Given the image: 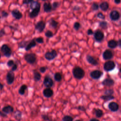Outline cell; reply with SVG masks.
<instances>
[{"mask_svg":"<svg viewBox=\"0 0 121 121\" xmlns=\"http://www.w3.org/2000/svg\"><path fill=\"white\" fill-rule=\"evenodd\" d=\"M72 73L74 77L78 79L82 78L85 76L84 70L79 67L74 68L72 70Z\"/></svg>","mask_w":121,"mask_h":121,"instance_id":"1","label":"cell"},{"mask_svg":"<svg viewBox=\"0 0 121 121\" xmlns=\"http://www.w3.org/2000/svg\"><path fill=\"white\" fill-rule=\"evenodd\" d=\"M24 59L29 64H34L36 60V56L34 53H26L24 56Z\"/></svg>","mask_w":121,"mask_h":121,"instance_id":"2","label":"cell"},{"mask_svg":"<svg viewBox=\"0 0 121 121\" xmlns=\"http://www.w3.org/2000/svg\"><path fill=\"white\" fill-rule=\"evenodd\" d=\"M1 52L4 55L7 57H9L12 54V51L10 48L6 44H3L0 47Z\"/></svg>","mask_w":121,"mask_h":121,"instance_id":"3","label":"cell"},{"mask_svg":"<svg viewBox=\"0 0 121 121\" xmlns=\"http://www.w3.org/2000/svg\"><path fill=\"white\" fill-rule=\"evenodd\" d=\"M6 79L7 83L8 85L12 84L15 80V74L14 72L11 70L8 71L6 74Z\"/></svg>","mask_w":121,"mask_h":121,"instance_id":"4","label":"cell"},{"mask_svg":"<svg viewBox=\"0 0 121 121\" xmlns=\"http://www.w3.org/2000/svg\"><path fill=\"white\" fill-rule=\"evenodd\" d=\"M115 67V64L112 60H108L105 62L104 65V69L106 71L113 70Z\"/></svg>","mask_w":121,"mask_h":121,"instance_id":"5","label":"cell"},{"mask_svg":"<svg viewBox=\"0 0 121 121\" xmlns=\"http://www.w3.org/2000/svg\"><path fill=\"white\" fill-rule=\"evenodd\" d=\"M57 56V52L55 50H52L51 52H47L44 54L45 58L48 60H52L55 59Z\"/></svg>","mask_w":121,"mask_h":121,"instance_id":"6","label":"cell"},{"mask_svg":"<svg viewBox=\"0 0 121 121\" xmlns=\"http://www.w3.org/2000/svg\"><path fill=\"white\" fill-rule=\"evenodd\" d=\"M43 84L46 88H51L53 85V81L49 76L47 75L44 77Z\"/></svg>","mask_w":121,"mask_h":121,"instance_id":"7","label":"cell"},{"mask_svg":"<svg viewBox=\"0 0 121 121\" xmlns=\"http://www.w3.org/2000/svg\"><path fill=\"white\" fill-rule=\"evenodd\" d=\"M46 26V23L43 20L39 21L35 25V29L39 33L42 32Z\"/></svg>","mask_w":121,"mask_h":121,"instance_id":"8","label":"cell"},{"mask_svg":"<svg viewBox=\"0 0 121 121\" xmlns=\"http://www.w3.org/2000/svg\"><path fill=\"white\" fill-rule=\"evenodd\" d=\"M40 8H41V5L37 7L36 8L32 10V11L29 13V17L30 18H33L35 17H36L40 11Z\"/></svg>","mask_w":121,"mask_h":121,"instance_id":"9","label":"cell"},{"mask_svg":"<svg viewBox=\"0 0 121 121\" xmlns=\"http://www.w3.org/2000/svg\"><path fill=\"white\" fill-rule=\"evenodd\" d=\"M94 38L96 42H100L104 38V34L102 31L97 30L94 34Z\"/></svg>","mask_w":121,"mask_h":121,"instance_id":"10","label":"cell"},{"mask_svg":"<svg viewBox=\"0 0 121 121\" xmlns=\"http://www.w3.org/2000/svg\"><path fill=\"white\" fill-rule=\"evenodd\" d=\"M110 17L112 21H117L120 17V14L117 10H112L110 13Z\"/></svg>","mask_w":121,"mask_h":121,"instance_id":"11","label":"cell"},{"mask_svg":"<svg viewBox=\"0 0 121 121\" xmlns=\"http://www.w3.org/2000/svg\"><path fill=\"white\" fill-rule=\"evenodd\" d=\"M90 75L92 78L97 79L102 76L103 72L99 70H95L91 71Z\"/></svg>","mask_w":121,"mask_h":121,"instance_id":"12","label":"cell"},{"mask_svg":"<svg viewBox=\"0 0 121 121\" xmlns=\"http://www.w3.org/2000/svg\"><path fill=\"white\" fill-rule=\"evenodd\" d=\"M11 13L13 17L17 20H19L21 19L23 17V15L22 13L18 9H16L12 10L11 12Z\"/></svg>","mask_w":121,"mask_h":121,"instance_id":"13","label":"cell"},{"mask_svg":"<svg viewBox=\"0 0 121 121\" xmlns=\"http://www.w3.org/2000/svg\"><path fill=\"white\" fill-rule=\"evenodd\" d=\"M1 111L6 114H9L14 112V107L11 105H7L2 107Z\"/></svg>","mask_w":121,"mask_h":121,"instance_id":"14","label":"cell"},{"mask_svg":"<svg viewBox=\"0 0 121 121\" xmlns=\"http://www.w3.org/2000/svg\"><path fill=\"white\" fill-rule=\"evenodd\" d=\"M103 57L105 60L111 59L113 57L112 52L110 50H106L103 53Z\"/></svg>","mask_w":121,"mask_h":121,"instance_id":"15","label":"cell"},{"mask_svg":"<svg viewBox=\"0 0 121 121\" xmlns=\"http://www.w3.org/2000/svg\"><path fill=\"white\" fill-rule=\"evenodd\" d=\"M43 95L47 98L51 97L53 94V92L51 88H46L43 89Z\"/></svg>","mask_w":121,"mask_h":121,"instance_id":"16","label":"cell"},{"mask_svg":"<svg viewBox=\"0 0 121 121\" xmlns=\"http://www.w3.org/2000/svg\"><path fill=\"white\" fill-rule=\"evenodd\" d=\"M86 59L87 60V61H88V62H89V63H90L91 64L95 66L98 65V62L97 61V60L95 59L93 57H92V56L90 55H87L86 56Z\"/></svg>","mask_w":121,"mask_h":121,"instance_id":"17","label":"cell"},{"mask_svg":"<svg viewBox=\"0 0 121 121\" xmlns=\"http://www.w3.org/2000/svg\"><path fill=\"white\" fill-rule=\"evenodd\" d=\"M22 112L18 110H16L14 112V117L17 121H21L22 120Z\"/></svg>","mask_w":121,"mask_h":121,"instance_id":"18","label":"cell"},{"mask_svg":"<svg viewBox=\"0 0 121 121\" xmlns=\"http://www.w3.org/2000/svg\"><path fill=\"white\" fill-rule=\"evenodd\" d=\"M36 45V42L35 39H33L31 41H29V42L27 43L26 46L25 47V50L26 51H28L33 47H35Z\"/></svg>","mask_w":121,"mask_h":121,"instance_id":"19","label":"cell"},{"mask_svg":"<svg viewBox=\"0 0 121 121\" xmlns=\"http://www.w3.org/2000/svg\"><path fill=\"white\" fill-rule=\"evenodd\" d=\"M43 10L46 13H49L52 10V4L50 2H44L43 5Z\"/></svg>","mask_w":121,"mask_h":121,"instance_id":"20","label":"cell"},{"mask_svg":"<svg viewBox=\"0 0 121 121\" xmlns=\"http://www.w3.org/2000/svg\"><path fill=\"white\" fill-rule=\"evenodd\" d=\"M108 108L112 112H115L118 110L119 105L118 104H117L115 102H111L109 103L108 105Z\"/></svg>","mask_w":121,"mask_h":121,"instance_id":"21","label":"cell"},{"mask_svg":"<svg viewBox=\"0 0 121 121\" xmlns=\"http://www.w3.org/2000/svg\"><path fill=\"white\" fill-rule=\"evenodd\" d=\"M103 84L105 86H112L114 85V81L113 79L111 78H106L102 82Z\"/></svg>","mask_w":121,"mask_h":121,"instance_id":"22","label":"cell"},{"mask_svg":"<svg viewBox=\"0 0 121 121\" xmlns=\"http://www.w3.org/2000/svg\"><path fill=\"white\" fill-rule=\"evenodd\" d=\"M108 46L112 49L115 48L118 46V42L114 40H111L108 42Z\"/></svg>","mask_w":121,"mask_h":121,"instance_id":"23","label":"cell"},{"mask_svg":"<svg viewBox=\"0 0 121 121\" xmlns=\"http://www.w3.org/2000/svg\"><path fill=\"white\" fill-rule=\"evenodd\" d=\"M27 86L26 85V84H23L21 86L20 88L18 89V93L19 95H23L25 94L26 90L27 89Z\"/></svg>","mask_w":121,"mask_h":121,"instance_id":"24","label":"cell"},{"mask_svg":"<svg viewBox=\"0 0 121 121\" xmlns=\"http://www.w3.org/2000/svg\"><path fill=\"white\" fill-rule=\"evenodd\" d=\"M99 7L103 11H106L108 8H109V4L108 2L104 1L102 2L100 5H99Z\"/></svg>","mask_w":121,"mask_h":121,"instance_id":"25","label":"cell"},{"mask_svg":"<svg viewBox=\"0 0 121 121\" xmlns=\"http://www.w3.org/2000/svg\"><path fill=\"white\" fill-rule=\"evenodd\" d=\"M41 78V74L37 71H34V79L35 82L39 81L40 80Z\"/></svg>","mask_w":121,"mask_h":121,"instance_id":"26","label":"cell"},{"mask_svg":"<svg viewBox=\"0 0 121 121\" xmlns=\"http://www.w3.org/2000/svg\"><path fill=\"white\" fill-rule=\"evenodd\" d=\"M58 25V22L53 19H51L49 21V26L53 29L56 28Z\"/></svg>","mask_w":121,"mask_h":121,"instance_id":"27","label":"cell"},{"mask_svg":"<svg viewBox=\"0 0 121 121\" xmlns=\"http://www.w3.org/2000/svg\"><path fill=\"white\" fill-rule=\"evenodd\" d=\"M114 98V96L112 95H104L101 96V98H102L105 101H107L112 99H113Z\"/></svg>","mask_w":121,"mask_h":121,"instance_id":"28","label":"cell"},{"mask_svg":"<svg viewBox=\"0 0 121 121\" xmlns=\"http://www.w3.org/2000/svg\"><path fill=\"white\" fill-rule=\"evenodd\" d=\"M39 5H40V3L39 2L37 1H33L30 3V8L32 10Z\"/></svg>","mask_w":121,"mask_h":121,"instance_id":"29","label":"cell"},{"mask_svg":"<svg viewBox=\"0 0 121 121\" xmlns=\"http://www.w3.org/2000/svg\"><path fill=\"white\" fill-rule=\"evenodd\" d=\"M29 42V41H22L18 43V48H24L26 47L27 43Z\"/></svg>","mask_w":121,"mask_h":121,"instance_id":"30","label":"cell"},{"mask_svg":"<svg viewBox=\"0 0 121 121\" xmlns=\"http://www.w3.org/2000/svg\"><path fill=\"white\" fill-rule=\"evenodd\" d=\"M99 26L102 29H105L107 28L108 23L106 21H101L99 24Z\"/></svg>","mask_w":121,"mask_h":121,"instance_id":"31","label":"cell"},{"mask_svg":"<svg viewBox=\"0 0 121 121\" xmlns=\"http://www.w3.org/2000/svg\"><path fill=\"white\" fill-rule=\"evenodd\" d=\"M54 79L57 81H60L62 79V76L59 72H56L54 75Z\"/></svg>","mask_w":121,"mask_h":121,"instance_id":"32","label":"cell"},{"mask_svg":"<svg viewBox=\"0 0 121 121\" xmlns=\"http://www.w3.org/2000/svg\"><path fill=\"white\" fill-rule=\"evenodd\" d=\"M95 114L96 117L100 118L103 115V112L101 109H96L95 110Z\"/></svg>","mask_w":121,"mask_h":121,"instance_id":"33","label":"cell"},{"mask_svg":"<svg viewBox=\"0 0 121 121\" xmlns=\"http://www.w3.org/2000/svg\"><path fill=\"white\" fill-rule=\"evenodd\" d=\"M45 35L48 38H51L53 36V34L51 31L47 30L45 33Z\"/></svg>","mask_w":121,"mask_h":121,"instance_id":"34","label":"cell"},{"mask_svg":"<svg viewBox=\"0 0 121 121\" xmlns=\"http://www.w3.org/2000/svg\"><path fill=\"white\" fill-rule=\"evenodd\" d=\"M60 5V3L58 1H54L52 4V10H55L57 8L59 7Z\"/></svg>","mask_w":121,"mask_h":121,"instance_id":"35","label":"cell"},{"mask_svg":"<svg viewBox=\"0 0 121 121\" xmlns=\"http://www.w3.org/2000/svg\"><path fill=\"white\" fill-rule=\"evenodd\" d=\"M41 117H42V118L44 120V121H51V120L50 118V117L48 115H46V114H42L41 115Z\"/></svg>","mask_w":121,"mask_h":121,"instance_id":"36","label":"cell"},{"mask_svg":"<svg viewBox=\"0 0 121 121\" xmlns=\"http://www.w3.org/2000/svg\"><path fill=\"white\" fill-rule=\"evenodd\" d=\"M62 121H73V118L70 116L67 115L63 118Z\"/></svg>","mask_w":121,"mask_h":121,"instance_id":"37","label":"cell"},{"mask_svg":"<svg viewBox=\"0 0 121 121\" xmlns=\"http://www.w3.org/2000/svg\"><path fill=\"white\" fill-rule=\"evenodd\" d=\"M74 28L76 30H78L81 27V25L78 22H76L74 24V26H73Z\"/></svg>","mask_w":121,"mask_h":121,"instance_id":"38","label":"cell"},{"mask_svg":"<svg viewBox=\"0 0 121 121\" xmlns=\"http://www.w3.org/2000/svg\"><path fill=\"white\" fill-rule=\"evenodd\" d=\"M91 8H92V9L93 10H96L98 9L99 8V5H98L97 3H95V2H94L92 4V6H91Z\"/></svg>","mask_w":121,"mask_h":121,"instance_id":"39","label":"cell"},{"mask_svg":"<svg viewBox=\"0 0 121 121\" xmlns=\"http://www.w3.org/2000/svg\"><path fill=\"white\" fill-rule=\"evenodd\" d=\"M35 42H36L37 43H43L44 42L43 38L42 37H37L35 39Z\"/></svg>","mask_w":121,"mask_h":121,"instance_id":"40","label":"cell"},{"mask_svg":"<svg viewBox=\"0 0 121 121\" xmlns=\"http://www.w3.org/2000/svg\"><path fill=\"white\" fill-rule=\"evenodd\" d=\"M14 64H15V62L13 60H9L7 63V65L9 67H12Z\"/></svg>","mask_w":121,"mask_h":121,"instance_id":"41","label":"cell"},{"mask_svg":"<svg viewBox=\"0 0 121 121\" xmlns=\"http://www.w3.org/2000/svg\"><path fill=\"white\" fill-rule=\"evenodd\" d=\"M97 17L101 19H105V16L101 12H99L97 14Z\"/></svg>","mask_w":121,"mask_h":121,"instance_id":"42","label":"cell"},{"mask_svg":"<svg viewBox=\"0 0 121 121\" xmlns=\"http://www.w3.org/2000/svg\"><path fill=\"white\" fill-rule=\"evenodd\" d=\"M113 93V91L112 89H108L105 91L104 94L105 95H112Z\"/></svg>","mask_w":121,"mask_h":121,"instance_id":"43","label":"cell"},{"mask_svg":"<svg viewBox=\"0 0 121 121\" xmlns=\"http://www.w3.org/2000/svg\"><path fill=\"white\" fill-rule=\"evenodd\" d=\"M1 14V17H7L9 16V13L5 10L2 11Z\"/></svg>","mask_w":121,"mask_h":121,"instance_id":"44","label":"cell"},{"mask_svg":"<svg viewBox=\"0 0 121 121\" xmlns=\"http://www.w3.org/2000/svg\"><path fill=\"white\" fill-rule=\"evenodd\" d=\"M46 69H47V68L46 67H41L39 69V71L41 73H43L46 71Z\"/></svg>","mask_w":121,"mask_h":121,"instance_id":"45","label":"cell"},{"mask_svg":"<svg viewBox=\"0 0 121 121\" xmlns=\"http://www.w3.org/2000/svg\"><path fill=\"white\" fill-rule=\"evenodd\" d=\"M5 31L4 28H2L0 30V37H3L5 35Z\"/></svg>","mask_w":121,"mask_h":121,"instance_id":"46","label":"cell"},{"mask_svg":"<svg viewBox=\"0 0 121 121\" xmlns=\"http://www.w3.org/2000/svg\"><path fill=\"white\" fill-rule=\"evenodd\" d=\"M34 0H23V4H30Z\"/></svg>","mask_w":121,"mask_h":121,"instance_id":"47","label":"cell"},{"mask_svg":"<svg viewBox=\"0 0 121 121\" xmlns=\"http://www.w3.org/2000/svg\"><path fill=\"white\" fill-rule=\"evenodd\" d=\"M17 64L15 63V64L13 65V66L11 67V70H11V71H12L14 72V71H15V70H17Z\"/></svg>","mask_w":121,"mask_h":121,"instance_id":"48","label":"cell"},{"mask_svg":"<svg viewBox=\"0 0 121 121\" xmlns=\"http://www.w3.org/2000/svg\"><path fill=\"white\" fill-rule=\"evenodd\" d=\"M0 116L2 118H7L8 117V115L4 113L2 111H0Z\"/></svg>","mask_w":121,"mask_h":121,"instance_id":"49","label":"cell"},{"mask_svg":"<svg viewBox=\"0 0 121 121\" xmlns=\"http://www.w3.org/2000/svg\"><path fill=\"white\" fill-rule=\"evenodd\" d=\"M87 33L88 35H92L94 34V32L91 29H89L87 31Z\"/></svg>","mask_w":121,"mask_h":121,"instance_id":"50","label":"cell"},{"mask_svg":"<svg viewBox=\"0 0 121 121\" xmlns=\"http://www.w3.org/2000/svg\"><path fill=\"white\" fill-rule=\"evenodd\" d=\"M78 109L80 110H82V111H85L86 109L85 108V107L83 106H80L78 107Z\"/></svg>","mask_w":121,"mask_h":121,"instance_id":"51","label":"cell"},{"mask_svg":"<svg viewBox=\"0 0 121 121\" xmlns=\"http://www.w3.org/2000/svg\"><path fill=\"white\" fill-rule=\"evenodd\" d=\"M117 42H118V45L120 48H121V39H119L118 41H117Z\"/></svg>","mask_w":121,"mask_h":121,"instance_id":"52","label":"cell"},{"mask_svg":"<svg viewBox=\"0 0 121 121\" xmlns=\"http://www.w3.org/2000/svg\"><path fill=\"white\" fill-rule=\"evenodd\" d=\"M114 2L116 4H120L121 2V0H114Z\"/></svg>","mask_w":121,"mask_h":121,"instance_id":"53","label":"cell"},{"mask_svg":"<svg viewBox=\"0 0 121 121\" xmlns=\"http://www.w3.org/2000/svg\"><path fill=\"white\" fill-rule=\"evenodd\" d=\"M4 85L0 82V90H2L4 88Z\"/></svg>","mask_w":121,"mask_h":121,"instance_id":"54","label":"cell"},{"mask_svg":"<svg viewBox=\"0 0 121 121\" xmlns=\"http://www.w3.org/2000/svg\"><path fill=\"white\" fill-rule=\"evenodd\" d=\"M90 121H99V120H97V119H91L90 120Z\"/></svg>","mask_w":121,"mask_h":121,"instance_id":"55","label":"cell"},{"mask_svg":"<svg viewBox=\"0 0 121 121\" xmlns=\"http://www.w3.org/2000/svg\"><path fill=\"white\" fill-rule=\"evenodd\" d=\"M120 73H121V67L120 68Z\"/></svg>","mask_w":121,"mask_h":121,"instance_id":"56","label":"cell"},{"mask_svg":"<svg viewBox=\"0 0 121 121\" xmlns=\"http://www.w3.org/2000/svg\"><path fill=\"white\" fill-rule=\"evenodd\" d=\"M8 121H13V120H9Z\"/></svg>","mask_w":121,"mask_h":121,"instance_id":"57","label":"cell"},{"mask_svg":"<svg viewBox=\"0 0 121 121\" xmlns=\"http://www.w3.org/2000/svg\"><path fill=\"white\" fill-rule=\"evenodd\" d=\"M76 121H80V120H76Z\"/></svg>","mask_w":121,"mask_h":121,"instance_id":"58","label":"cell"},{"mask_svg":"<svg viewBox=\"0 0 121 121\" xmlns=\"http://www.w3.org/2000/svg\"><path fill=\"white\" fill-rule=\"evenodd\" d=\"M43 0V1H46V0Z\"/></svg>","mask_w":121,"mask_h":121,"instance_id":"59","label":"cell"},{"mask_svg":"<svg viewBox=\"0 0 121 121\" xmlns=\"http://www.w3.org/2000/svg\"><path fill=\"white\" fill-rule=\"evenodd\" d=\"M0 58H1V54H0Z\"/></svg>","mask_w":121,"mask_h":121,"instance_id":"60","label":"cell"},{"mask_svg":"<svg viewBox=\"0 0 121 121\" xmlns=\"http://www.w3.org/2000/svg\"><path fill=\"white\" fill-rule=\"evenodd\" d=\"M0 18H1V17H0Z\"/></svg>","mask_w":121,"mask_h":121,"instance_id":"61","label":"cell"}]
</instances>
